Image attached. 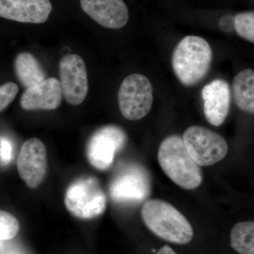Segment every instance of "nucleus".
<instances>
[{"label":"nucleus","instance_id":"1a4fd4ad","mask_svg":"<svg viewBox=\"0 0 254 254\" xmlns=\"http://www.w3.org/2000/svg\"><path fill=\"white\" fill-rule=\"evenodd\" d=\"M60 81L63 96L72 105H81L88 91V74L84 61L78 55H66L59 63Z\"/></svg>","mask_w":254,"mask_h":254},{"label":"nucleus","instance_id":"aec40b11","mask_svg":"<svg viewBox=\"0 0 254 254\" xmlns=\"http://www.w3.org/2000/svg\"><path fill=\"white\" fill-rule=\"evenodd\" d=\"M19 88L16 83L8 82L0 87V110L2 112L14 100Z\"/></svg>","mask_w":254,"mask_h":254},{"label":"nucleus","instance_id":"dca6fc26","mask_svg":"<svg viewBox=\"0 0 254 254\" xmlns=\"http://www.w3.org/2000/svg\"><path fill=\"white\" fill-rule=\"evenodd\" d=\"M235 102L240 109L254 114V70L240 71L233 82Z\"/></svg>","mask_w":254,"mask_h":254},{"label":"nucleus","instance_id":"20e7f679","mask_svg":"<svg viewBox=\"0 0 254 254\" xmlns=\"http://www.w3.org/2000/svg\"><path fill=\"white\" fill-rule=\"evenodd\" d=\"M64 204L73 216L89 220L104 213L107 204L106 195L96 178L81 177L66 189Z\"/></svg>","mask_w":254,"mask_h":254},{"label":"nucleus","instance_id":"f8f14e48","mask_svg":"<svg viewBox=\"0 0 254 254\" xmlns=\"http://www.w3.org/2000/svg\"><path fill=\"white\" fill-rule=\"evenodd\" d=\"M81 9L100 26L111 29L123 28L128 11L123 0H80Z\"/></svg>","mask_w":254,"mask_h":254},{"label":"nucleus","instance_id":"423d86ee","mask_svg":"<svg viewBox=\"0 0 254 254\" xmlns=\"http://www.w3.org/2000/svg\"><path fill=\"white\" fill-rule=\"evenodd\" d=\"M183 140L190 156L199 166L218 163L228 152L225 138L205 127H190L184 133Z\"/></svg>","mask_w":254,"mask_h":254},{"label":"nucleus","instance_id":"f03ea898","mask_svg":"<svg viewBox=\"0 0 254 254\" xmlns=\"http://www.w3.org/2000/svg\"><path fill=\"white\" fill-rule=\"evenodd\" d=\"M158 162L164 173L179 187L194 190L202 183L201 170L187 150L183 138L167 137L159 148Z\"/></svg>","mask_w":254,"mask_h":254},{"label":"nucleus","instance_id":"2eb2a0df","mask_svg":"<svg viewBox=\"0 0 254 254\" xmlns=\"http://www.w3.org/2000/svg\"><path fill=\"white\" fill-rule=\"evenodd\" d=\"M14 66L15 74L24 88H30L46 79L44 68L31 53H19L15 58Z\"/></svg>","mask_w":254,"mask_h":254},{"label":"nucleus","instance_id":"f3484780","mask_svg":"<svg viewBox=\"0 0 254 254\" xmlns=\"http://www.w3.org/2000/svg\"><path fill=\"white\" fill-rule=\"evenodd\" d=\"M230 246L239 254H254V221L241 222L234 226Z\"/></svg>","mask_w":254,"mask_h":254},{"label":"nucleus","instance_id":"0eeeda50","mask_svg":"<svg viewBox=\"0 0 254 254\" xmlns=\"http://www.w3.org/2000/svg\"><path fill=\"white\" fill-rule=\"evenodd\" d=\"M150 192V176L141 165H127L114 177L110 185V197L118 203L141 201Z\"/></svg>","mask_w":254,"mask_h":254},{"label":"nucleus","instance_id":"a211bd4d","mask_svg":"<svg viewBox=\"0 0 254 254\" xmlns=\"http://www.w3.org/2000/svg\"><path fill=\"white\" fill-rule=\"evenodd\" d=\"M235 31L239 36L254 43V11L237 14L235 18Z\"/></svg>","mask_w":254,"mask_h":254},{"label":"nucleus","instance_id":"9b49d317","mask_svg":"<svg viewBox=\"0 0 254 254\" xmlns=\"http://www.w3.org/2000/svg\"><path fill=\"white\" fill-rule=\"evenodd\" d=\"M52 10L50 0H0V16L18 22H46Z\"/></svg>","mask_w":254,"mask_h":254},{"label":"nucleus","instance_id":"39448f33","mask_svg":"<svg viewBox=\"0 0 254 254\" xmlns=\"http://www.w3.org/2000/svg\"><path fill=\"white\" fill-rule=\"evenodd\" d=\"M119 108L124 118L136 121L145 118L151 109L153 86L148 78L133 73L125 78L119 89Z\"/></svg>","mask_w":254,"mask_h":254},{"label":"nucleus","instance_id":"b1692460","mask_svg":"<svg viewBox=\"0 0 254 254\" xmlns=\"http://www.w3.org/2000/svg\"><path fill=\"white\" fill-rule=\"evenodd\" d=\"M7 254H21L19 253H17V252H11V253H8Z\"/></svg>","mask_w":254,"mask_h":254},{"label":"nucleus","instance_id":"9d476101","mask_svg":"<svg viewBox=\"0 0 254 254\" xmlns=\"http://www.w3.org/2000/svg\"><path fill=\"white\" fill-rule=\"evenodd\" d=\"M16 165L18 175L28 187H39L48 173L47 150L43 142L36 138L25 141L18 153Z\"/></svg>","mask_w":254,"mask_h":254},{"label":"nucleus","instance_id":"4be33fe9","mask_svg":"<svg viewBox=\"0 0 254 254\" xmlns=\"http://www.w3.org/2000/svg\"><path fill=\"white\" fill-rule=\"evenodd\" d=\"M235 16L227 14L220 18L219 21V26L222 31L231 33L235 30Z\"/></svg>","mask_w":254,"mask_h":254},{"label":"nucleus","instance_id":"f257e3e1","mask_svg":"<svg viewBox=\"0 0 254 254\" xmlns=\"http://www.w3.org/2000/svg\"><path fill=\"white\" fill-rule=\"evenodd\" d=\"M147 227L160 238L177 245L192 240L193 230L188 220L176 208L160 199L148 200L141 209Z\"/></svg>","mask_w":254,"mask_h":254},{"label":"nucleus","instance_id":"6e6552de","mask_svg":"<svg viewBox=\"0 0 254 254\" xmlns=\"http://www.w3.org/2000/svg\"><path fill=\"white\" fill-rule=\"evenodd\" d=\"M126 141V134L120 127L113 125L102 127L92 135L88 142L87 159L97 170H108L113 165L115 155Z\"/></svg>","mask_w":254,"mask_h":254},{"label":"nucleus","instance_id":"ddd939ff","mask_svg":"<svg viewBox=\"0 0 254 254\" xmlns=\"http://www.w3.org/2000/svg\"><path fill=\"white\" fill-rule=\"evenodd\" d=\"M63 96L59 80L46 78L41 83L26 88L21 95L20 105L26 110H53L59 108Z\"/></svg>","mask_w":254,"mask_h":254},{"label":"nucleus","instance_id":"4468645a","mask_svg":"<svg viewBox=\"0 0 254 254\" xmlns=\"http://www.w3.org/2000/svg\"><path fill=\"white\" fill-rule=\"evenodd\" d=\"M201 94L207 121L213 126H220L230 111L231 96L228 83L222 79L214 80L203 88Z\"/></svg>","mask_w":254,"mask_h":254},{"label":"nucleus","instance_id":"6ab92c4d","mask_svg":"<svg viewBox=\"0 0 254 254\" xmlns=\"http://www.w3.org/2000/svg\"><path fill=\"white\" fill-rule=\"evenodd\" d=\"M20 225L17 219L7 212L0 213V238L1 241L12 240L19 231Z\"/></svg>","mask_w":254,"mask_h":254},{"label":"nucleus","instance_id":"5701e85b","mask_svg":"<svg viewBox=\"0 0 254 254\" xmlns=\"http://www.w3.org/2000/svg\"><path fill=\"white\" fill-rule=\"evenodd\" d=\"M156 254H177L176 252H175L171 248V247H169L168 245L164 246L163 247H162L160 250L158 251V253Z\"/></svg>","mask_w":254,"mask_h":254},{"label":"nucleus","instance_id":"7ed1b4c3","mask_svg":"<svg viewBox=\"0 0 254 254\" xmlns=\"http://www.w3.org/2000/svg\"><path fill=\"white\" fill-rule=\"evenodd\" d=\"M213 59V52L204 38L185 37L178 43L172 64L175 74L186 86H193L206 76Z\"/></svg>","mask_w":254,"mask_h":254},{"label":"nucleus","instance_id":"412c9836","mask_svg":"<svg viewBox=\"0 0 254 254\" xmlns=\"http://www.w3.org/2000/svg\"><path fill=\"white\" fill-rule=\"evenodd\" d=\"M0 156H1V164L2 166L7 165L12 159L13 148L9 140L5 137H1L0 141Z\"/></svg>","mask_w":254,"mask_h":254}]
</instances>
